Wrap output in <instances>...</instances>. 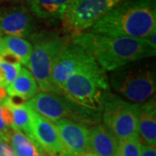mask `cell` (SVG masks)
<instances>
[{
	"instance_id": "6da1fadb",
	"label": "cell",
	"mask_w": 156,
	"mask_h": 156,
	"mask_svg": "<svg viewBox=\"0 0 156 156\" xmlns=\"http://www.w3.org/2000/svg\"><path fill=\"white\" fill-rule=\"evenodd\" d=\"M71 42L86 50L105 71H113L156 54V47L145 38L113 37L87 31L73 37Z\"/></svg>"
},
{
	"instance_id": "7a4b0ae2",
	"label": "cell",
	"mask_w": 156,
	"mask_h": 156,
	"mask_svg": "<svg viewBox=\"0 0 156 156\" xmlns=\"http://www.w3.org/2000/svg\"><path fill=\"white\" fill-rule=\"evenodd\" d=\"M154 30L155 0H125L89 29V32L146 38Z\"/></svg>"
},
{
	"instance_id": "3957f363",
	"label": "cell",
	"mask_w": 156,
	"mask_h": 156,
	"mask_svg": "<svg viewBox=\"0 0 156 156\" xmlns=\"http://www.w3.org/2000/svg\"><path fill=\"white\" fill-rule=\"evenodd\" d=\"M108 89L105 70L93 59L68 78L61 91L65 97L81 106L101 111Z\"/></svg>"
},
{
	"instance_id": "277c9868",
	"label": "cell",
	"mask_w": 156,
	"mask_h": 156,
	"mask_svg": "<svg viewBox=\"0 0 156 156\" xmlns=\"http://www.w3.org/2000/svg\"><path fill=\"white\" fill-rule=\"evenodd\" d=\"M32 51L28 66L42 92L61 94L51 80V73L56 59L69 43L67 37L56 32H36L30 37Z\"/></svg>"
},
{
	"instance_id": "5b68a950",
	"label": "cell",
	"mask_w": 156,
	"mask_h": 156,
	"mask_svg": "<svg viewBox=\"0 0 156 156\" xmlns=\"http://www.w3.org/2000/svg\"><path fill=\"white\" fill-rule=\"evenodd\" d=\"M131 62L113 70L108 84L124 100L142 103L154 95L155 72L144 63Z\"/></svg>"
},
{
	"instance_id": "8992f818",
	"label": "cell",
	"mask_w": 156,
	"mask_h": 156,
	"mask_svg": "<svg viewBox=\"0 0 156 156\" xmlns=\"http://www.w3.org/2000/svg\"><path fill=\"white\" fill-rule=\"evenodd\" d=\"M26 102L32 110L52 122L68 119L88 127L100 123L101 119L100 110L81 106L63 95L56 93L38 92Z\"/></svg>"
},
{
	"instance_id": "52a82bcc",
	"label": "cell",
	"mask_w": 156,
	"mask_h": 156,
	"mask_svg": "<svg viewBox=\"0 0 156 156\" xmlns=\"http://www.w3.org/2000/svg\"><path fill=\"white\" fill-rule=\"evenodd\" d=\"M137 109V103L128 101L108 92L101 108L103 125L118 140L139 138Z\"/></svg>"
},
{
	"instance_id": "ba28073f",
	"label": "cell",
	"mask_w": 156,
	"mask_h": 156,
	"mask_svg": "<svg viewBox=\"0 0 156 156\" xmlns=\"http://www.w3.org/2000/svg\"><path fill=\"white\" fill-rule=\"evenodd\" d=\"M125 0H70L62 17L65 30L73 37L83 33Z\"/></svg>"
},
{
	"instance_id": "9c48e42d",
	"label": "cell",
	"mask_w": 156,
	"mask_h": 156,
	"mask_svg": "<svg viewBox=\"0 0 156 156\" xmlns=\"http://www.w3.org/2000/svg\"><path fill=\"white\" fill-rule=\"evenodd\" d=\"M93 59L81 46L69 42L56 59L51 73V80L56 89L62 94V86L68 78Z\"/></svg>"
},
{
	"instance_id": "30bf717a",
	"label": "cell",
	"mask_w": 156,
	"mask_h": 156,
	"mask_svg": "<svg viewBox=\"0 0 156 156\" xmlns=\"http://www.w3.org/2000/svg\"><path fill=\"white\" fill-rule=\"evenodd\" d=\"M0 32L5 36L30 38L36 33L33 16L23 6H11L0 11Z\"/></svg>"
},
{
	"instance_id": "8fae6325",
	"label": "cell",
	"mask_w": 156,
	"mask_h": 156,
	"mask_svg": "<svg viewBox=\"0 0 156 156\" xmlns=\"http://www.w3.org/2000/svg\"><path fill=\"white\" fill-rule=\"evenodd\" d=\"M34 142L50 156H68L54 122L31 109Z\"/></svg>"
},
{
	"instance_id": "7c38bea8",
	"label": "cell",
	"mask_w": 156,
	"mask_h": 156,
	"mask_svg": "<svg viewBox=\"0 0 156 156\" xmlns=\"http://www.w3.org/2000/svg\"><path fill=\"white\" fill-rule=\"evenodd\" d=\"M54 124L68 156H76L89 151L88 127L68 119L56 121Z\"/></svg>"
},
{
	"instance_id": "4fadbf2b",
	"label": "cell",
	"mask_w": 156,
	"mask_h": 156,
	"mask_svg": "<svg viewBox=\"0 0 156 156\" xmlns=\"http://www.w3.org/2000/svg\"><path fill=\"white\" fill-rule=\"evenodd\" d=\"M137 123L139 137L147 145H156V103L154 98L138 104Z\"/></svg>"
},
{
	"instance_id": "5bb4252c",
	"label": "cell",
	"mask_w": 156,
	"mask_h": 156,
	"mask_svg": "<svg viewBox=\"0 0 156 156\" xmlns=\"http://www.w3.org/2000/svg\"><path fill=\"white\" fill-rule=\"evenodd\" d=\"M118 140L103 125L98 123L89 129V151L99 156H115Z\"/></svg>"
},
{
	"instance_id": "9a60e30c",
	"label": "cell",
	"mask_w": 156,
	"mask_h": 156,
	"mask_svg": "<svg viewBox=\"0 0 156 156\" xmlns=\"http://www.w3.org/2000/svg\"><path fill=\"white\" fill-rule=\"evenodd\" d=\"M6 91L11 98L25 102L38 93L39 87L30 71L21 67L17 77L6 88Z\"/></svg>"
},
{
	"instance_id": "2e32d148",
	"label": "cell",
	"mask_w": 156,
	"mask_h": 156,
	"mask_svg": "<svg viewBox=\"0 0 156 156\" xmlns=\"http://www.w3.org/2000/svg\"><path fill=\"white\" fill-rule=\"evenodd\" d=\"M11 110L12 113V128L25 134L28 138L34 142L33 131H32V121H31V108L27 102H20L11 97H6L1 102ZM35 143V142H34Z\"/></svg>"
},
{
	"instance_id": "e0dca14e",
	"label": "cell",
	"mask_w": 156,
	"mask_h": 156,
	"mask_svg": "<svg viewBox=\"0 0 156 156\" xmlns=\"http://www.w3.org/2000/svg\"><path fill=\"white\" fill-rule=\"evenodd\" d=\"M70 0H26L28 11L44 20L62 19Z\"/></svg>"
},
{
	"instance_id": "ac0fdd59",
	"label": "cell",
	"mask_w": 156,
	"mask_h": 156,
	"mask_svg": "<svg viewBox=\"0 0 156 156\" xmlns=\"http://www.w3.org/2000/svg\"><path fill=\"white\" fill-rule=\"evenodd\" d=\"M9 143L17 156H44L43 151L36 143L19 131L11 129Z\"/></svg>"
},
{
	"instance_id": "d6986e66",
	"label": "cell",
	"mask_w": 156,
	"mask_h": 156,
	"mask_svg": "<svg viewBox=\"0 0 156 156\" xmlns=\"http://www.w3.org/2000/svg\"><path fill=\"white\" fill-rule=\"evenodd\" d=\"M2 38L6 50L17 56L20 63L27 67L32 51V44L30 42L26 39L13 36H5Z\"/></svg>"
},
{
	"instance_id": "ffe728a7",
	"label": "cell",
	"mask_w": 156,
	"mask_h": 156,
	"mask_svg": "<svg viewBox=\"0 0 156 156\" xmlns=\"http://www.w3.org/2000/svg\"><path fill=\"white\" fill-rule=\"evenodd\" d=\"M21 67L20 63L7 62L0 57V86L7 88L17 77Z\"/></svg>"
},
{
	"instance_id": "44dd1931",
	"label": "cell",
	"mask_w": 156,
	"mask_h": 156,
	"mask_svg": "<svg viewBox=\"0 0 156 156\" xmlns=\"http://www.w3.org/2000/svg\"><path fill=\"white\" fill-rule=\"evenodd\" d=\"M140 137L119 140L115 156H140Z\"/></svg>"
},
{
	"instance_id": "7402d4cb",
	"label": "cell",
	"mask_w": 156,
	"mask_h": 156,
	"mask_svg": "<svg viewBox=\"0 0 156 156\" xmlns=\"http://www.w3.org/2000/svg\"><path fill=\"white\" fill-rule=\"evenodd\" d=\"M0 156H17L11 145L4 140H0Z\"/></svg>"
},
{
	"instance_id": "603a6c76",
	"label": "cell",
	"mask_w": 156,
	"mask_h": 156,
	"mask_svg": "<svg viewBox=\"0 0 156 156\" xmlns=\"http://www.w3.org/2000/svg\"><path fill=\"white\" fill-rule=\"evenodd\" d=\"M140 156H156V148L154 146L141 144Z\"/></svg>"
},
{
	"instance_id": "cb8c5ba5",
	"label": "cell",
	"mask_w": 156,
	"mask_h": 156,
	"mask_svg": "<svg viewBox=\"0 0 156 156\" xmlns=\"http://www.w3.org/2000/svg\"><path fill=\"white\" fill-rule=\"evenodd\" d=\"M11 130V128H9L6 125V123L5 122V120H4V117H3V113H2V105L0 103V132L9 137Z\"/></svg>"
},
{
	"instance_id": "d4e9b609",
	"label": "cell",
	"mask_w": 156,
	"mask_h": 156,
	"mask_svg": "<svg viewBox=\"0 0 156 156\" xmlns=\"http://www.w3.org/2000/svg\"><path fill=\"white\" fill-rule=\"evenodd\" d=\"M7 97V91L6 88L5 87H1L0 86V103Z\"/></svg>"
},
{
	"instance_id": "484cf974",
	"label": "cell",
	"mask_w": 156,
	"mask_h": 156,
	"mask_svg": "<svg viewBox=\"0 0 156 156\" xmlns=\"http://www.w3.org/2000/svg\"><path fill=\"white\" fill-rule=\"evenodd\" d=\"M5 51L6 48L5 46V44H4V41H3V38L0 37V55H2Z\"/></svg>"
},
{
	"instance_id": "4316f807",
	"label": "cell",
	"mask_w": 156,
	"mask_h": 156,
	"mask_svg": "<svg viewBox=\"0 0 156 156\" xmlns=\"http://www.w3.org/2000/svg\"><path fill=\"white\" fill-rule=\"evenodd\" d=\"M0 140H4V141H6L9 143V137L0 132Z\"/></svg>"
},
{
	"instance_id": "83f0119b",
	"label": "cell",
	"mask_w": 156,
	"mask_h": 156,
	"mask_svg": "<svg viewBox=\"0 0 156 156\" xmlns=\"http://www.w3.org/2000/svg\"><path fill=\"white\" fill-rule=\"evenodd\" d=\"M76 156H99V155H97V154H94V153H91V152L88 151V152H86V153L81 154H78V155Z\"/></svg>"
}]
</instances>
